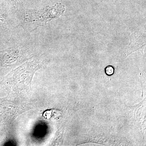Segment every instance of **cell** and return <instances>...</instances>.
<instances>
[{"instance_id": "1", "label": "cell", "mask_w": 146, "mask_h": 146, "mask_svg": "<svg viewBox=\"0 0 146 146\" xmlns=\"http://www.w3.org/2000/svg\"><path fill=\"white\" fill-rule=\"evenodd\" d=\"M65 9V6L60 3L38 10L23 9L18 13L19 25L25 30H34L52 19L58 18L64 13Z\"/></svg>"}, {"instance_id": "2", "label": "cell", "mask_w": 146, "mask_h": 146, "mask_svg": "<svg viewBox=\"0 0 146 146\" xmlns=\"http://www.w3.org/2000/svg\"><path fill=\"white\" fill-rule=\"evenodd\" d=\"M130 41L126 49L128 54L137 51L143 53L146 46L145 34L141 33H134L130 36Z\"/></svg>"}, {"instance_id": "3", "label": "cell", "mask_w": 146, "mask_h": 146, "mask_svg": "<svg viewBox=\"0 0 146 146\" xmlns=\"http://www.w3.org/2000/svg\"><path fill=\"white\" fill-rule=\"evenodd\" d=\"M23 46L16 45L0 51V54L2 56L3 60L7 64L14 63L21 55V53L24 51Z\"/></svg>"}, {"instance_id": "4", "label": "cell", "mask_w": 146, "mask_h": 146, "mask_svg": "<svg viewBox=\"0 0 146 146\" xmlns=\"http://www.w3.org/2000/svg\"><path fill=\"white\" fill-rule=\"evenodd\" d=\"M8 16L6 13L0 15V32L8 29L9 27L8 22Z\"/></svg>"}, {"instance_id": "5", "label": "cell", "mask_w": 146, "mask_h": 146, "mask_svg": "<svg viewBox=\"0 0 146 146\" xmlns=\"http://www.w3.org/2000/svg\"><path fill=\"white\" fill-rule=\"evenodd\" d=\"M26 1V0H7L9 4L14 9H20Z\"/></svg>"}, {"instance_id": "6", "label": "cell", "mask_w": 146, "mask_h": 146, "mask_svg": "<svg viewBox=\"0 0 146 146\" xmlns=\"http://www.w3.org/2000/svg\"><path fill=\"white\" fill-rule=\"evenodd\" d=\"M115 68L111 65L108 66L105 69V72L107 76H111L115 73Z\"/></svg>"}]
</instances>
